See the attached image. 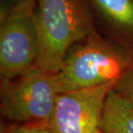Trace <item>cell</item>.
<instances>
[{
	"mask_svg": "<svg viewBox=\"0 0 133 133\" xmlns=\"http://www.w3.org/2000/svg\"><path fill=\"white\" fill-rule=\"evenodd\" d=\"M38 53L36 66L57 74L74 44L97 31L86 0H37L33 12Z\"/></svg>",
	"mask_w": 133,
	"mask_h": 133,
	"instance_id": "1",
	"label": "cell"
},
{
	"mask_svg": "<svg viewBox=\"0 0 133 133\" xmlns=\"http://www.w3.org/2000/svg\"><path fill=\"white\" fill-rule=\"evenodd\" d=\"M133 68V53L95 31L69 49L55 74L59 92L117 83Z\"/></svg>",
	"mask_w": 133,
	"mask_h": 133,
	"instance_id": "2",
	"label": "cell"
},
{
	"mask_svg": "<svg viewBox=\"0 0 133 133\" xmlns=\"http://www.w3.org/2000/svg\"><path fill=\"white\" fill-rule=\"evenodd\" d=\"M55 74L36 66L12 79H1V111L15 124H50L59 95Z\"/></svg>",
	"mask_w": 133,
	"mask_h": 133,
	"instance_id": "3",
	"label": "cell"
},
{
	"mask_svg": "<svg viewBox=\"0 0 133 133\" xmlns=\"http://www.w3.org/2000/svg\"><path fill=\"white\" fill-rule=\"evenodd\" d=\"M116 83L59 94L50 127L55 133H99L105 99Z\"/></svg>",
	"mask_w": 133,
	"mask_h": 133,
	"instance_id": "4",
	"label": "cell"
},
{
	"mask_svg": "<svg viewBox=\"0 0 133 133\" xmlns=\"http://www.w3.org/2000/svg\"><path fill=\"white\" fill-rule=\"evenodd\" d=\"M38 53L33 16L0 22L1 79H12L36 66Z\"/></svg>",
	"mask_w": 133,
	"mask_h": 133,
	"instance_id": "5",
	"label": "cell"
},
{
	"mask_svg": "<svg viewBox=\"0 0 133 133\" xmlns=\"http://www.w3.org/2000/svg\"><path fill=\"white\" fill-rule=\"evenodd\" d=\"M103 36L133 53V0H86ZM99 31V32H100Z\"/></svg>",
	"mask_w": 133,
	"mask_h": 133,
	"instance_id": "6",
	"label": "cell"
},
{
	"mask_svg": "<svg viewBox=\"0 0 133 133\" xmlns=\"http://www.w3.org/2000/svg\"><path fill=\"white\" fill-rule=\"evenodd\" d=\"M100 131L105 133H133V102L114 88L105 99Z\"/></svg>",
	"mask_w": 133,
	"mask_h": 133,
	"instance_id": "7",
	"label": "cell"
},
{
	"mask_svg": "<svg viewBox=\"0 0 133 133\" xmlns=\"http://www.w3.org/2000/svg\"><path fill=\"white\" fill-rule=\"evenodd\" d=\"M37 0H0V22L33 15Z\"/></svg>",
	"mask_w": 133,
	"mask_h": 133,
	"instance_id": "8",
	"label": "cell"
},
{
	"mask_svg": "<svg viewBox=\"0 0 133 133\" xmlns=\"http://www.w3.org/2000/svg\"><path fill=\"white\" fill-rule=\"evenodd\" d=\"M4 130L5 133H55L49 124H14Z\"/></svg>",
	"mask_w": 133,
	"mask_h": 133,
	"instance_id": "9",
	"label": "cell"
},
{
	"mask_svg": "<svg viewBox=\"0 0 133 133\" xmlns=\"http://www.w3.org/2000/svg\"><path fill=\"white\" fill-rule=\"evenodd\" d=\"M114 89L133 102V68L129 69L116 83Z\"/></svg>",
	"mask_w": 133,
	"mask_h": 133,
	"instance_id": "10",
	"label": "cell"
},
{
	"mask_svg": "<svg viewBox=\"0 0 133 133\" xmlns=\"http://www.w3.org/2000/svg\"><path fill=\"white\" fill-rule=\"evenodd\" d=\"M1 133H5L4 130H3V127H2V130H1Z\"/></svg>",
	"mask_w": 133,
	"mask_h": 133,
	"instance_id": "11",
	"label": "cell"
},
{
	"mask_svg": "<svg viewBox=\"0 0 133 133\" xmlns=\"http://www.w3.org/2000/svg\"><path fill=\"white\" fill-rule=\"evenodd\" d=\"M99 133H105V132H103V131H99Z\"/></svg>",
	"mask_w": 133,
	"mask_h": 133,
	"instance_id": "12",
	"label": "cell"
}]
</instances>
